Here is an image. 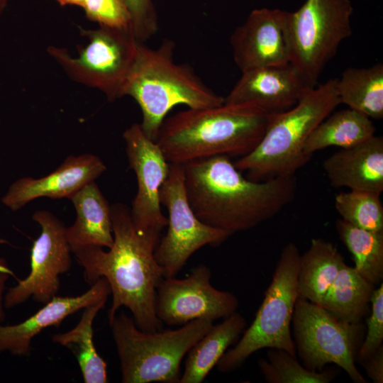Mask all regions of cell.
<instances>
[{
    "label": "cell",
    "mask_w": 383,
    "mask_h": 383,
    "mask_svg": "<svg viewBox=\"0 0 383 383\" xmlns=\"http://www.w3.org/2000/svg\"><path fill=\"white\" fill-rule=\"evenodd\" d=\"M183 165L186 194L195 215L204 223L231 234L274 217L295 196V174L252 180L224 155Z\"/></svg>",
    "instance_id": "6da1fadb"
},
{
    "label": "cell",
    "mask_w": 383,
    "mask_h": 383,
    "mask_svg": "<svg viewBox=\"0 0 383 383\" xmlns=\"http://www.w3.org/2000/svg\"><path fill=\"white\" fill-rule=\"evenodd\" d=\"M113 243L104 250L91 247L74 253L84 269V278L91 285L100 278L107 280L112 295L108 311L111 322L121 306L128 308L137 326L145 332L161 331L155 313L157 286L164 277L155 257L157 244L139 234L131 211L122 203L111 205Z\"/></svg>",
    "instance_id": "7a4b0ae2"
},
{
    "label": "cell",
    "mask_w": 383,
    "mask_h": 383,
    "mask_svg": "<svg viewBox=\"0 0 383 383\" xmlns=\"http://www.w3.org/2000/svg\"><path fill=\"white\" fill-rule=\"evenodd\" d=\"M272 115L249 104L188 108L165 118L155 141L169 163L216 155L239 158L257 145Z\"/></svg>",
    "instance_id": "3957f363"
},
{
    "label": "cell",
    "mask_w": 383,
    "mask_h": 383,
    "mask_svg": "<svg viewBox=\"0 0 383 383\" xmlns=\"http://www.w3.org/2000/svg\"><path fill=\"white\" fill-rule=\"evenodd\" d=\"M174 43L170 40H165L157 48L140 43L123 89L122 96L132 97L140 106V126L152 140L174 106L202 109L224 103V98L205 84L192 67L174 61Z\"/></svg>",
    "instance_id": "277c9868"
},
{
    "label": "cell",
    "mask_w": 383,
    "mask_h": 383,
    "mask_svg": "<svg viewBox=\"0 0 383 383\" xmlns=\"http://www.w3.org/2000/svg\"><path fill=\"white\" fill-rule=\"evenodd\" d=\"M336 81L307 89L294 106L273 114L257 145L235 167L255 181L295 174L311 158L304 153L309 135L340 104Z\"/></svg>",
    "instance_id": "5b68a950"
},
{
    "label": "cell",
    "mask_w": 383,
    "mask_h": 383,
    "mask_svg": "<svg viewBox=\"0 0 383 383\" xmlns=\"http://www.w3.org/2000/svg\"><path fill=\"white\" fill-rule=\"evenodd\" d=\"M213 321H191L179 328L145 332L133 317L116 314L109 322L123 383H177L180 365L192 347L212 327Z\"/></svg>",
    "instance_id": "8992f818"
},
{
    "label": "cell",
    "mask_w": 383,
    "mask_h": 383,
    "mask_svg": "<svg viewBox=\"0 0 383 383\" xmlns=\"http://www.w3.org/2000/svg\"><path fill=\"white\" fill-rule=\"evenodd\" d=\"M300 255L295 243L284 245L254 321L244 330L237 344L221 357L216 365L218 371L232 372L252 354L264 348L282 349L296 357L291 323L299 298Z\"/></svg>",
    "instance_id": "52a82bcc"
},
{
    "label": "cell",
    "mask_w": 383,
    "mask_h": 383,
    "mask_svg": "<svg viewBox=\"0 0 383 383\" xmlns=\"http://www.w3.org/2000/svg\"><path fill=\"white\" fill-rule=\"evenodd\" d=\"M350 0H306L287 13V39L290 63L310 87L317 86L326 65L352 34Z\"/></svg>",
    "instance_id": "ba28073f"
},
{
    "label": "cell",
    "mask_w": 383,
    "mask_h": 383,
    "mask_svg": "<svg viewBox=\"0 0 383 383\" xmlns=\"http://www.w3.org/2000/svg\"><path fill=\"white\" fill-rule=\"evenodd\" d=\"M292 322L296 350L306 368L320 372L332 363L353 382H367L355 365L366 331L362 322L343 321L321 305L300 298Z\"/></svg>",
    "instance_id": "9c48e42d"
},
{
    "label": "cell",
    "mask_w": 383,
    "mask_h": 383,
    "mask_svg": "<svg viewBox=\"0 0 383 383\" xmlns=\"http://www.w3.org/2000/svg\"><path fill=\"white\" fill-rule=\"evenodd\" d=\"M89 41L77 57L64 48L50 47L49 54L74 81L101 91L110 101L122 97L140 42L131 27L81 29Z\"/></svg>",
    "instance_id": "30bf717a"
},
{
    "label": "cell",
    "mask_w": 383,
    "mask_h": 383,
    "mask_svg": "<svg viewBox=\"0 0 383 383\" xmlns=\"http://www.w3.org/2000/svg\"><path fill=\"white\" fill-rule=\"evenodd\" d=\"M160 199L168 211V228L154 255L164 277H175L189 258L203 246L218 245L232 235L204 223L195 215L186 194L183 164L170 163Z\"/></svg>",
    "instance_id": "8fae6325"
},
{
    "label": "cell",
    "mask_w": 383,
    "mask_h": 383,
    "mask_svg": "<svg viewBox=\"0 0 383 383\" xmlns=\"http://www.w3.org/2000/svg\"><path fill=\"white\" fill-rule=\"evenodd\" d=\"M32 218L40 226V233L30 250V271L6 292L4 305L8 309L30 297L43 304L50 301L59 292L60 275L67 272L72 265V251L64 223L47 210L35 211Z\"/></svg>",
    "instance_id": "7c38bea8"
},
{
    "label": "cell",
    "mask_w": 383,
    "mask_h": 383,
    "mask_svg": "<svg viewBox=\"0 0 383 383\" xmlns=\"http://www.w3.org/2000/svg\"><path fill=\"white\" fill-rule=\"evenodd\" d=\"M130 167L134 171L138 189L132 202L131 220L137 232L158 244L167 218L161 210L160 191L170 168L160 148L133 123L123 134Z\"/></svg>",
    "instance_id": "4fadbf2b"
},
{
    "label": "cell",
    "mask_w": 383,
    "mask_h": 383,
    "mask_svg": "<svg viewBox=\"0 0 383 383\" xmlns=\"http://www.w3.org/2000/svg\"><path fill=\"white\" fill-rule=\"evenodd\" d=\"M210 269L196 266L183 279L163 277L155 297L158 319L168 326H182L201 318H225L237 311L239 301L231 292L216 289L211 283Z\"/></svg>",
    "instance_id": "5bb4252c"
},
{
    "label": "cell",
    "mask_w": 383,
    "mask_h": 383,
    "mask_svg": "<svg viewBox=\"0 0 383 383\" xmlns=\"http://www.w3.org/2000/svg\"><path fill=\"white\" fill-rule=\"evenodd\" d=\"M287 13L279 9H255L235 28L230 43L234 62L241 72L290 63Z\"/></svg>",
    "instance_id": "9a60e30c"
},
{
    "label": "cell",
    "mask_w": 383,
    "mask_h": 383,
    "mask_svg": "<svg viewBox=\"0 0 383 383\" xmlns=\"http://www.w3.org/2000/svg\"><path fill=\"white\" fill-rule=\"evenodd\" d=\"M106 170L104 162L92 153L69 155L58 167L45 176L24 177L13 182L1 198V202L16 211L41 197L70 199Z\"/></svg>",
    "instance_id": "2e32d148"
},
{
    "label": "cell",
    "mask_w": 383,
    "mask_h": 383,
    "mask_svg": "<svg viewBox=\"0 0 383 383\" xmlns=\"http://www.w3.org/2000/svg\"><path fill=\"white\" fill-rule=\"evenodd\" d=\"M311 88L291 63L259 67L242 72L226 104H249L270 113H278L294 106Z\"/></svg>",
    "instance_id": "e0dca14e"
},
{
    "label": "cell",
    "mask_w": 383,
    "mask_h": 383,
    "mask_svg": "<svg viewBox=\"0 0 383 383\" xmlns=\"http://www.w3.org/2000/svg\"><path fill=\"white\" fill-rule=\"evenodd\" d=\"M84 293L75 296H56L23 321L14 325L0 324V353L8 351L28 356L34 337L50 326L58 327L67 316L111 294L107 280L100 278Z\"/></svg>",
    "instance_id": "ac0fdd59"
},
{
    "label": "cell",
    "mask_w": 383,
    "mask_h": 383,
    "mask_svg": "<svg viewBox=\"0 0 383 383\" xmlns=\"http://www.w3.org/2000/svg\"><path fill=\"white\" fill-rule=\"evenodd\" d=\"M334 187L350 190L383 192V138L373 135L354 146L342 148L323 162Z\"/></svg>",
    "instance_id": "d6986e66"
},
{
    "label": "cell",
    "mask_w": 383,
    "mask_h": 383,
    "mask_svg": "<svg viewBox=\"0 0 383 383\" xmlns=\"http://www.w3.org/2000/svg\"><path fill=\"white\" fill-rule=\"evenodd\" d=\"M70 200L76 211L74 222L66 227L72 252L91 247L110 248L113 243L111 205L95 181L84 185Z\"/></svg>",
    "instance_id": "ffe728a7"
},
{
    "label": "cell",
    "mask_w": 383,
    "mask_h": 383,
    "mask_svg": "<svg viewBox=\"0 0 383 383\" xmlns=\"http://www.w3.org/2000/svg\"><path fill=\"white\" fill-rule=\"evenodd\" d=\"M246 324L245 318L236 311L213 325L187 353L179 383L202 382L228 348L238 341Z\"/></svg>",
    "instance_id": "44dd1931"
},
{
    "label": "cell",
    "mask_w": 383,
    "mask_h": 383,
    "mask_svg": "<svg viewBox=\"0 0 383 383\" xmlns=\"http://www.w3.org/2000/svg\"><path fill=\"white\" fill-rule=\"evenodd\" d=\"M337 248L322 238H313L300 255L299 298L320 305L330 286L345 265Z\"/></svg>",
    "instance_id": "7402d4cb"
},
{
    "label": "cell",
    "mask_w": 383,
    "mask_h": 383,
    "mask_svg": "<svg viewBox=\"0 0 383 383\" xmlns=\"http://www.w3.org/2000/svg\"><path fill=\"white\" fill-rule=\"evenodd\" d=\"M106 301L104 299L84 308L76 326L51 338L53 343L67 348L74 354L85 383L108 382L106 362L97 353L93 338V322Z\"/></svg>",
    "instance_id": "603a6c76"
},
{
    "label": "cell",
    "mask_w": 383,
    "mask_h": 383,
    "mask_svg": "<svg viewBox=\"0 0 383 383\" xmlns=\"http://www.w3.org/2000/svg\"><path fill=\"white\" fill-rule=\"evenodd\" d=\"M376 128L368 116L348 109L331 113L312 131L304 146V153L313 154L328 147L347 148L375 135Z\"/></svg>",
    "instance_id": "cb8c5ba5"
},
{
    "label": "cell",
    "mask_w": 383,
    "mask_h": 383,
    "mask_svg": "<svg viewBox=\"0 0 383 383\" xmlns=\"http://www.w3.org/2000/svg\"><path fill=\"white\" fill-rule=\"evenodd\" d=\"M374 286L354 268L345 264L330 286L321 306L338 318L362 322L370 311Z\"/></svg>",
    "instance_id": "d4e9b609"
},
{
    "label": "cell",
    "mask_w": 383,
    "mask_h": 383,
    "mask_svg": "<svg viewBox=\"0 0 383 383\" xmlns=\"http://www.w3.org/2000/svg\"><path fill=\"white\" fill-rule=\"evenodd\" d=\"M340 104L370 118H383V65L367 68L350 67L337 79Z\"/></svg>",
    "instance_id": "484cf974"
},
{
    "label": "cell",
    "mask_w": 383,
    "mask_h": 383,
    "mask_svg": "<svg viewBox=\"0 0 383 383\" xmlns=\"http://www.w3.org/2000/svg\"><path fill=\"white\" fill-rule=\"evenodd\" d=\"M335 228L340 239L353 256L354 268L374 286L383 279V231L357 228L338 219Z\"/></svg>",
    "instance_id": "4316f807"
},
{
    "label": "cell",
    "mask_w": 383,
    "mask_h": 383,
    "mask_svg": "<svg viewBox=\"0 0 383 383\" xmlns=\"http://www.w3.org/2000/svg\"><path fill=\"white\" fill-rule=\"evenodd\" d=\"M258 365L269 383H329L336 375L333 370H310L296 357L277 348H269L267 359L261 358Z\"/></svg>",
    "instance_id": "83f0119b"
},
{
    "label": "cell",
    "mask_w": 383,
    "mask_h": 383,
    "mask_svg": "<svg viewBox=\"0 0 383 383\" xmlns=\"http://www.w3.org/2000/svg\"><path fill=\"white\" fill-rule=\"evenodd\" d=\"M381 194L360 190L341 192L335 197V207L341 219L359 228L383 231Z\"/></svg>",
    "instance_id": "f1b7e54d"
},
{
    "label": "cell",
    "mask_w": 383,
    "mask_h": 383,
    "mask_svg": "<svg viewBox=\"0 0 383 383\" xmlns=\"http://www.w3.org/2000/svg\"><path fill=\"white\" fill-rule=\"evenodd\" d=\"M87 18L101 26L131 27V17L125 0H84Z\"/></svg>",
    "instance_id": "f546056e"
},
{
    "label": "cell",
    "mask_w": 383,
    "mask_h": 383,
    "mask_svg": "<svg viewBox=\"0 0 383 383\" xmlns=\"http://www.w3.org/2000/svg\"><path fill=\"white\" fill-rule=\"evenodd\" d=\"M371 312L367 321V328L357 361L361 362L372 355L383 341V284L374 289L371 297Z\"/></svg>",
    "instance_id": "4dcf8cb0"
},
{
    "label": "cell",
    "mask_w": 383,
    "mask_h": 383,
    "mask_svg": "<svg viewBox=\"0 0 383 383\" xmlns=\"http://www.w3.org/2000/svg\"><path fill=\"white\" fill-rule=\"evenodd\" d=\"M131 17V28L140 43L150 38L158 30L157 13L154 0H125Z\"/></svg>",
    "instance_id": "1f68e13d"
},
{
    "label": "cell",
    "mask_w": 383,
    "mask_h": 383,
    "mask_svg": "<svg viewBox=\"0 0 383 383\" xmlns=\"http://www.w3.org/2000/svg\"><path fill=\"white\" fill-rule=\"evenodd\" d=\"M360 363L362 365L367 375L373 382H383V345Z\"/></svg>",
    "instance_id": "d6a6232c"
},
{
    "label": "cell",
    "mask_w": 383,
    "mask_h": 383,
    "mask_svg": "<svg viewBox=\"0 0 383 383\" xmlns=\"http://www.w3.org/2000/svg\"><path fill=\"white\" fill-rule=\"evenodd\" d=\"M13 274V273L10 270L6 260L4 258H0V324L5 319L3 301V292L5 289V284L9 277Z\"/></svg>",
    "instance_id": "836d02e7"
},
{
    "label": "cell",
    "mask_w": 383,
    "mask_h": 383,
    "mask_svg": "<svg viewBox=\"0 0 383 383\" xmlns=\"http://www.w3.org/2000/svg\"><path fill=\"white\" fill-rule=\"evenodd\" d=\"M61 6H78L82 7L84 0H55Z\"/></svg>",
    "instance_id": "e575fe53"
},
{
    "label": "cell",
    "mask_w": 383,
    "mask_h": 383,
    "mask_svg": "<svg viewBox=\"0 0 383 383\" xmlns=\"http://www.w3.org/2000/svg\"><path fill=\"white\" fill-rule=\"evenodd\" d=\"M9 0H0V16L5 10L6 6L9 4Z\"/></svg>",
    "instance_id": "d590c367"
}]
</instances>
